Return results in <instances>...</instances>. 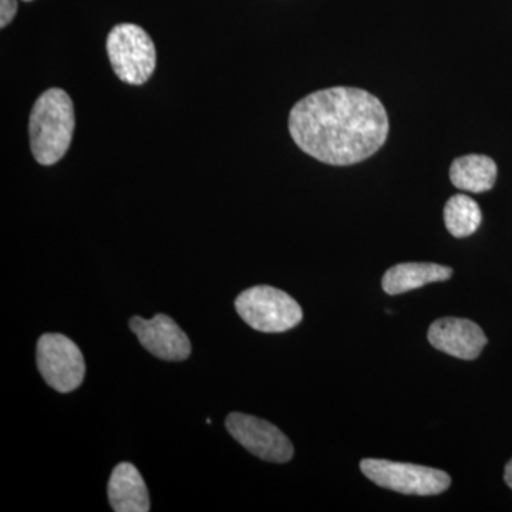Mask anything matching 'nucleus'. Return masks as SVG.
<instances>
[{
    "label": "nucleus",
    "mask_w": 512,
    "mask_h": 512,
    "mask_svg": "<svg viewBox=\"0 0 512 512\" xmlns=\"http://www.w3.org/2000/svg\"><path fill=\"white\" fill-rule=\"evenodd\" d=\"M227 430L245 450L269 463H288L293 457L291 440L269 421L249 414L231 413Z\"/></svg>",
    "instance_id": "0eeeda50"
},
{
    "label": "nucleus",
    "mask_w": 512,
    "mask_h": 512,
    "mask_svg": "<svg viewBox=\"0 0 512 512\" xmlns=\"http://www.w3.org/2000/svg\"><path fill=\"white\" fill-rule=\"evenodd\" d=\"M25 2H30V0H25Z\"/></svg>",
    "instance_id": "dca6fc26"
},
{
    "label": "nucleus",
    "mask_w": 512,
    "mask_h": 512,
    "mask_svg": "<svg viewBox=\"0 0 512 512\" xmlns=\"http://www.w3.org/2000/svg\"><path fill=\"white\" fill-rule=\"evenodd\" d=\"M109 501L116 512L150 511V495L140 471L131 463H120L109 480Z\"/></svg>",
    "instance_id": "9d476101"
},
{
    "label": "nucleus",
    "mask_w": 512,
    "mask_h": 512,
    "mask_svg": "<svg viewBox=\"0 0 512 512\" xmlns=\"http://www.w3.org/2000/svg\"><path fill=\"white\" fill-rule=\"evenodd\" d=\"M40 375L59 393L74 392L86 376V362L79 346L60 333H45L37 342Z\"/></svg>",
    "instance_id": "423d86ee"
},
{
    "label": "nucleus",
    "mask_w": 512,
    "mask_h": 512,
    "mask_svg": "<svg viewBox=\"0 0 512 512\" xmlns=\"http://www.w3.org/2000/svg\"><path fill=\"white\" fill-rule=\"evenodd\" d=\"M382 101L356 87L308 94L289 114L296 146L320 163L346 167L375 156L389 136Z\"/></svg>",
    "instance_id": "f257e3e1"
},
{
    "label": "nucleus",
    "mask_w": 512,
    "mask_h": 512,
    "mask_svg": "<svg viewBox=\"0 0 512 512\" xmlns=\"http://www.w3.org/2000/svg\"><path fill=\"white\" fill-rule=\"evenodd\" d=\"M453 276V269L430 262H404L387 269L382 279L387 295H400L421 286L444 282Z\"/></svg>",
    "instance_id": "9b49d317"
},
{
    "label": "nucleus",
    "mask_w": 512,
    "mask_h": 512,
    "mask_svg": "<svg viewBox=\"0 0 512 512\" xmlns=\"http://www.w3.org/2000/svg\"><path fill=\"white\" fill-rule=\"evenodd\" d=\"M16 12H18L16 0H0V28L5 29L15 19Z\"/></svg>",
    "instance_id": "4468645a"
},
{
    "label": "nucleus",
    "mask_w": 512,
    "mask_h": 512,
    "mask_svg": "<svg viewBox=\"0 0 512 512\" xmlns=\"http://www.w3.org/2000/svg\"><path fill=\"white\" fill-rule=\"evenodd\" d=\"M235 309L247 325L258 332L282 333L302 322L299 303L281 289L259 285L241 293Z\"/></svg>",
    "instance_id": "20e7f679"
},
{
    "label": "nucleus",
    "mask_w": 512,
    "mask_h": 512,
    "mask_svg": "<svg viewBox=\"0 0 512 512\" xmlns=\"http://www.w3.org/2000/svg\"><path fill=\"white\" fill-rule=\"evenodd\" d=\"M504 480L512 490V458L508 461L507 466H505Z\"/></svg>",
    "instance_id": "2eb2a0df"
},
{
    "label": "nucleus",
    "mask_w": 512,
    "mask_h": 512,
    "mask_svg": "<svg viewBox=\"0 0 512 512\" xmlns=\"http://www.w3.org/2000/svg\"><path fill=\"white\" fill-rule=\"evenodd\" d=\"M74 126L76 120L69 94L62 89H49L40 94L29 121L30 146L37 163H59L72 144Z\"/></svg>",
    "instance_id": "f03ea898"
},
{
    "label": "nucleus",
    "mask_w": 512,
    "mask_h": 512,
    "mask_svg": "<svg viewBox=\"0 0 512 512\" xmlns=\"http://www.w3.org/2000/svg\"><path fill=\"white\" fill-rule=\"evenodd\" d=\"M130 329L136 333L143 348L167 362H183L191 355V342L183 329L170 316L157 315L147 320L134 316Z\"/></svg>",
    "instance_id": "6e6552de"
},
{
    "label": "nucleus",
    "mask_w": 512,
    "mask_h": 512,
    "mask_svg": "<svg viewBox=\"0 0 512 512\" xmlns=\"http://www.w3.org/2000/svg\"><path fill=\"white\" fill-rule=\"evenodd\" d=\"M483 221L480 205L467 195H453L444 207V222L453 237L466 238L473 235Z\"/></svg>",
    "instance_id": "ddd939ff"
},
{
    "label": "nucleus",
    "mask_w": 512,
    "mask_h": 512,
    "mask_svg": "<svg viewBox=\"0 0 512 512\" xmlns=\"http://www.w3.org/2000/svg\"><path fill=\"white\" fill-rule=\"evenodd\" d=\"M497 174L493 158L481 154L456 158L450 167V180L454 187L474 194L490 191L497 181Z\"/></svg>",
    "instance_id": "f8f14e48"
},
{
    "label": "nucleus",
    "mask_w": 512,
    "mask_h": 512,
    "mask_svg": "<svg viewBox=\"0 0 512 512\" xmlns=\"http://www.w3.org/2000/svg\"><path fill=\"white\" fill-rule=\"evenodd\" d=\"M427 339L434 349L463 360L477 359L488 342L476 322L463 318L436 320L430 326Z\"/></svg>",
    "instance_id": "1a4fd4ad"
},
{
    "label": "nucleus",
    "mask_w": 512,
    "mask_h": 512,
    "mask_svg": "<svg viewBox=\"0 0 512 512\" xmlns=\"http://www.w3.org/2000/svg\"><path fill=\"white\" fill-rule=\"evenodd\" d=\"M360 470L379 487L406 495H437L451 485L446 471L417 464L365 458L360 461Z\"/></svg>",
    "instance_id": "39448f33"
},
{
    "label": "nucleus",
    "mask_w": 512,
    "mask_h": 512,
    "mask_svg": "<svg viewBox=\"0 0 512 512\" xmlns=\"http://www.w3.org/2000/svg\"><path fill=\"white\" fill-rule=\"evenodd\" d=\"M107 55L114 73L124 83L140 86L156 70V46L146 30L133 23L114 26L107 37Z\"/></svg>",
    "instance_id": "7ed1b4c3"
}]
</instances>
